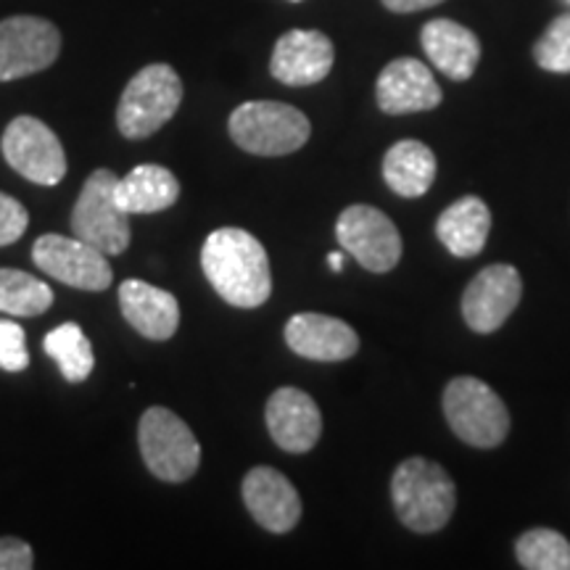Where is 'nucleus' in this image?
<instances>
[{
  "label": "nucleus",
  "mask_w": 570,
  "mask_h": 570,
  "mask_svg": "<svg viewBox=\"0 0 570 570\" xmlns=\"http://www.w3.org/2000/svg\"><path fill=\"white\" fill-rule=\"evenodd\" d=\"M291 3H302V0H291Z\"/></svg>",
  "instance_id": "32"
},
{
  "label": "nucleus",
  "mask_w": 570,
  "mask_h": 570,
  "mask_svg": "<svg viewBox=\"0 0 570 570\" xmlns=\"http://www.w3.org/2000/svg\"><path fill=\"white\" fill-rule=\"evenodd\" d=\"M375 96L381 111L399 114L431 111L441 104V88L433 71L417 59H396L381 71L375 85Z\"/></svg>",
  "instance_id": "17"
},
{
  "label": "nucleus",
  "mask_w": 570,
  "mask_h": 570,
  "mask_svg": "<svg viewBox=\"0 0 570 570\" xmlns=\"http://www.w3.org/2000/svg\"><path fill=\"white\" fill-rule=\"evenodd\" d=\"M35 568V552L27 541L17 537L0 539V570H30Z\"/></svg>",
  "instance_id": "29"
},
{
  "label": "nucleus",
  "mask_w": 570,
  "mask_h": 570,
  "mask_svg": "<svg viewBox=\"0 0 570 570\" xmlns=\"http://www.w3.org/2000/svg\"><path fill=\"white\" fill-rule=\"evenodd\" d=\"M53 306V291L24 269L0 267V312L13 317H38Z\"/></svg>",
  "instance_id": "24"
},
{
  "label": "nucleus",
  "mask_w": 570,
  "mask_h": 570,
  "mask_svg": "<svg viewBox=\"0 0 570 570\" xmlns=\"http://www.w3.org/2000/svg\"><path fill=\"white\" fill-rule=\"evenodd\" d=\"M515 558L529 570H570V541L560 531L531 529L515 541Z\"/></svg>",
  "instance_id": "25"
},
{
  "label": "nucleus",
  "mask_w": 570,
  "mask_h": 570,
  "mask_svg": "<svg viewBox=\"0 0 570 570\" xmlns=\"http://www.w3.org/2000/svg\"><path fill=\"white\" fill-rule=\"evenodd\" d=\"M436 154L420 140H399L383 159V180L396 196L420 198L436 180Z\"/></svg>",
  "instance_id": "21"
},
{
  "label": "nucleus",
  "mask_w": 570,
  "mask_h": 570,
  "mask_svg": "<svg viewBox=\"0 0 570 570\" xmlns=\"http://www.w3.org/2000/svg\"><path fill=\"white\" fill-rule=\"evenodd\" d=\"M336 238L352 259L370 273H391L402 259V235L386 212L367 204L346 206L336 223Z\"/></svg>",
  "instance_id": "8"
},
{
  "label": "nucleus",
  "mask_w": 570,
  "mask_h": 570,
  "mask_svg": "<svg viewBox=\"0 0 570 570\" xmlns=\"http://www.w3.org/2000/svg\"><path fill=\"white\" fill-rule=\"evenodd\" d=\"M202 267L219 298L238 309H256L273 294L265 246L240 227H219L204 240Z\"/></svg>",
  "instance_id": "1"
},
{
  "label": "nucleus",
  "mask_w": 570,
  "mask_h": 570,
  "mask_svg": "<svg viewBox=\"0 0 570 570\" xmlns=\"http://www.w3.org/2000/svg\"><path fill=\"white\" fill-rule=\"evenodd\" d=\"M180 198V183L159 164H140L117 180V202L127 214H156Z\"/></svg>",
  "instance_id": "22"
},
{
  "label": "nucleus",
  "mask_w": 570,
  "mask_h": 570,
  "mask_svg": "<svg viewBox=\"0 0 570 570\" xmlns=\"http://www.w3.org/2000/svg\"><path fill=\"white\" fill-rule=\"evenodd\" d=\"M336 61V48L317 30H291L275 42L269 71L288 88H306L323 82Z\"/></svg>",
  "instance_id": "13"
},
{
  "label": "nucleus",
  "mask_w": 570,
  "mask_h": 570,
  "mask_svg": "<svg viewBox=\"0 0 570 570\" xmlns=\"http://www.w3.org/2000/svg\"><path fill=\"white\" fill-rule=\"evenodd\" d=\"M138 444L142 462L159 481L183 483L194 479L202 465V446H198L194 431L167 407L142 412Z\"/></svg>",
  "instance_id": "7"
},
{
  "label": "nucleus",
  "mask_w": 570,
  "mask_h": 570,
  "mask_svg": "<svg viewBox=\"0 0 570 570\" xmlns=\"http://www.w3.org/2000/svg\"><path fill=\"white\" fill-rule=\"evenodd\" d=\"M491 233V212L479 196H462L441 212L436 235L458 259H473L483 252Z\"/></svg>",
  "instance_id": "20"
},
{
  "label": "nucleus",
  "mask_w": 570,
  "mask_h": 570,
  "mask_svg": "<svg viewBox=\"0 0 570 570\" xmlns=\"http://www.w3.org/2000/svg\"><path fill=\"white\" fill-rule=\"evenodd\" d=\"M6 161L17 169L21 177L38 185H59L67 175V154L61 140L46 122L38 117H17L6 127L3 140Z\"/></svg>",
  "instance_id": "9"
},
{
  "label": "nucleus",
  "mask_w": 570,
  "mask_h": 570,
  "mask_svg": "<svg viewBox=\"0 0 570 570\" xmlns=\"http://www.w3.org/2000/svg\"><path fill=\"white\" fill-rule=\"evenodd\" d=\"M235 146L254 156L294 154L309 140L312 125L304 111L281 101H248L227 122Z\"/></svg>",
  "instance_id": "4"
},
{
  "label": "nucleus",
  "mask_w": 570,
  "mask_h": 570,
  "mask_svg": "<svg viewBox=\"0 0 570 570\" xmlns=\"http://www.w3.org/2000/svg\"><path fill=\"white\" fill-rule=\"evenodd\" d=\"M396 515L415 533H436L452 520L458 508V487L439 462L410 458L391 479Z\"/></svg>",
  "instance_id": "2"
},
{
  "label": "nucleus",
  "mask_w": 570,
  "mask_h": 570,
  "mask_svg": "<svg viewBox=\"0 0 570 570\" xmlns=\"http://www.w3.org/2000/svg\"><path fill=\"white\" fill-rule=\"evenodd\" d=\"M566 3H568V6H570V0H566Z\"/></svg>",
  "instance_id": "33"
},
{
  "label": "nucleus",
  "mask_w": 570,
  "mask_h": 570,
  "mask_svg": "<svg viewBox=\"0 0 570 570\" xmlns=\"http://www.w3.org/2000/svg\"><path fill=\"white\" fill-rule=\"evenodd\" d=\"M285 344L298 356L312 362H344L360 352V336L344 320L302 312L285 325Z\"/></svg>",
  "instance_id": "16"
},
{
  "label": "nucleus",
  "mask_w": 570,
  "mask_h": 570,
  "mask_svg": "<svg viewBox=\"0 0 570 570\" xmlns=\"http://www.w3.org/2000/svg\"><path fill=\"white\" fill-rule=\"evenodd\" d=\"M61 32L40 17H9L0 21V82L38 75L59 59Z\"/></svg>",
  "instance_id": "10"
},
{
  "label": "nucleus",
  "mask_w": 570,
  "mask_h": 570,
  "mask_svg": "<svg viewBox=\"0 0 570 570\" xmlns=\"http://www.w3.org/2000/svg\"><path fill=\"white\" fill-rule=\"evenodd\" d=\"M42 348L59 365L61 375L69 383H85L96 367V354H92L90 338L85 336L82 327L77 323H63L53 327L46 338Z\"/></svg>",
  "instance_id": "23"
},
{
  "label": "nucleus",
  "mask_w": 570,
  "mask_h": 570,
  "mask_svg": "<svg viewBox=\"0 0 570 570\" xmlns=\"http://www.w3.org/2000/svg\"><path fill=\"white\" fill-rule=\"evenodd\" d=\"M117 180L111 169H96L82 185L71 212V233L106 256L125 254L130 246V214L117 202Z\"/></svg>",
  "instance_id": "6"
},
{
  "label": "nucleus",
  "mask_w": 570,
  "mask_h": 570,
  "mask_svg": "<svg viewBox=\"0 0 570 570\" xmlns=\"http://www.w3.org/2000/svg\"><path fill=\"white\" fill-rule=\"evenodd\" d=\"M0 367L6 373H21V370L30 367L24 327L11 323V320H0Z\"/></svg>",
  "instance_id": "27"
},
{
  "label": "nucleus",
  "mask_w": 570,
  "mask_h": 570,
  "mask_svg": "<svg viewBox=\"0 0 570 570\" xmlns=\"http://www.w3.org/2000/svg\"><path fill=\"white\" fill-rule=\"evenodd\" d=\"M533 59L541 69L570 75V11L560 13L533 46Z\"/></svg>",
  "instance_id": "26"
},
{
  "label": "nucleus",
  "mask_w": 570,
  "mask_h": 570,
  "mask_svg": "<svg viewBox=\"0 0 570 570\" xmlns=\"http://www.w3.org/2000/svg\"><path fill=\"white\" fill-rule=\"evenodd\" d=\"M439 3H444V0H383V6L394 13H415L423 9H433Z\"/></svg>",
  "instance_id": "30"
},
{
  "label": "nucleus",
  "mask_w": 570,
  "mask_h": 570,
  "mask_svg": "<svg viewBox=\"0 0 570 570\" xmlns=\"http://www.w3.org/2000/svg\"><path fill=\"white\" fill-rule=\"evenodd\" d=\"M327 265H331L333 273H341L344 269V254H331L327 256Z\"/></svg>",
  "instance_id": "31"
},
{
  "label": "nucleus",
  "mask_w": 570,
  "mask_h": 570,
  "mask_svg": "<svg viewBox=\"0 0 570 570\" xmlns=\"http://www.w3.org/2000/svg\"><path fill=\"white\" fill-rule=\"evenodd\" d=\"M444 415L458 439L475 449H494L510 433L508 404L489 383L473 375L449 381L444 389Z\"/></svg>",
  "instance_id": "5"
},
{
  "label": "nucleus",
  "mask_w": 570,
  "mask_h": 570,
  "mask_svg": "<svg viewBox=\"0 0 570 570\" xmlns=\"http://www.w3.org/2000/svg\"><path fill=\"white\" fill-rule=\"evenodd\" d=\"M30 225V214L17 198L0 190V246L17 244Z\"/></svg>",
  "instance_id": "28"
},
{
  "label": "nucleus",
  "mask_w": 570,
  "mask_h": 570,
  "mask_svg": "<svg viewBox=\"0 0 570 570\" xmlns=\"http://www.w3.org/2000/svg\"><path fill=\"white\" fill-rule=\"evenodd\" d=\"M420 42L433 67L444 71L449 80H470L481 61V40L452 19L428 21L420 32Z\"/></svg>",
  "instance_id": "19"
},
{
  "label": "nucleus",
  "mask_w": 570,
  "mask_h": 570,
  "mask_svg": "<svg viewBox=\"0 0 570 570\" xmlns=\"http://www.w3.org/2000/svg\"><path fill=\"white\" fill-rule=\"evenodd\" d=\"M183 104L180 75L169 63H148L127 82L117 106V127L125 138L140 140L159 132Z\"/></svg>",
  "instance_id": "3"
},
{
  "label": "nucleus",
  "mask_w": 570,
  "mask_h": 570,
  "mask_svg": "<svg viewBox=\"0 0 570 570\" xmlns=\"http://www.w3.org/2000/svg\"><path fill=\"white\" fill-rule=\"evenodd\" d=\"M523 296V277L512 265H489L462 294V317L470 331L494 333L508 323Z\"/></svg>",
  "instance_id": "12"
},
{
  "label": "nucleus",
  "mask_w": 570,
  "mask_h": 570,
  "mask_svg": "<svg viewBox=\"0 0 570 570\" xmlns=\"http://www.w3.org/2000/svg\"><path fill=\"white\" fill-rule=\"evenodd\" d=\"M32 259L42 273L56 277L63 285L82 291H106L114 281L106 254L80 238L67 235H40L32 246Z\"/></svg>",
  "instance_id": "11"
},
{
  "label": "nucleus",
  "mask_w": 570,
  "mask_h": 570,
  "mask_svg": "<svg viewBox=\"0 0 570 570\" xmlns=\"http://www.w3.org/2000/svg\"><path fill=\"white\" fill-rule=\"evenodd\" d=\"M122 315L148 341H169L180 327V304L169 291L146 281H125L119 285Z\"/></svg>",
  "instance_id": "18"
},
{
  "label": "nucleus",
  "mask_w": 570,
  "mask_h": 570,
  "mask_svg": "<svg viewBox=\"0 0 570 570\" xmlns=\"http://www.w3.org/2000/svg\"><path fill=\"white\" fill-rule=\"evenodd\" d=\"M240 491L246 510L269 533L294 531L302 520V497L281 470L267 465L248 470Z\"/></svg>",
  "instance_id": "14"
},
{
  "label": "nucleus",
  "mask_w": 570,
  "mask_h": 570,
  "mask_svg": "<svg viewBox=\"0 0 570 570\" xmlns=\"http://www.w3.org/2000/svg\"><path fill=\"white\" fill-rule=\"evenodd\" d=\"M265 417L269 436L288 454H306L323 436V415L317 402L302 389H277L269 396Z\"/></svg>",
  "instance_id": "15"
}]
</instances>
